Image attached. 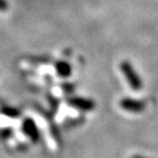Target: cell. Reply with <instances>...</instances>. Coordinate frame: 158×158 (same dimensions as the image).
Here are the masks:
<instances>
[{
	"instance_id": "1",
	"label": "cell",
	"mask_w": 158,
	"mask_h": 158,
	"mask_svg": "<svg viewBox=\"0 0 158 158\" xmlns=\"http://www.w3.org/2000/svg\"><path fill=\"white\" fill-rule=\"evenodd\" d=\"M120 70L124 75V77L127 80L128 84L131 85V88H134L135 90L141 89L143 86L142 83V79L138 75L137 71L135 70V68L132 67V65L128 61H123L120 64Z\"/></svg>"
},
{
	"instance_id": "2",
	"label": "cell",
	"mask_w": 158,
	"mask_h": 158,
	"mask_svg": "<svg viewBox=\"0 0 158 158\" xmlns=\"http://www.w3.org/2000/svg\"><path fill=\"white\" fill-rule=\"evenodd\" d=\"M120 107L122 109L126 110V111L139 113L142 112L145 109V104L143 102H141V101L129 99V98H124V99L120 101Z\"/></svg>"
},
{
	"instance_id": "3",
	"label": "cell",
	"mask_w": 158,
	"mask_h": 158,
	"mask_svg": "<svg viewBox=\"0 0 158 158\" xmlns=\"http://www.w3.org/2000/svg\"><path fill=\"white\" fill-rule=\"evenodd\" d=\"M70 104L78 109L83 110V111H89V110H93L94 107V104L93 101L87 100V99H82V98H74V99H71Z\"/></svg>"
},
{
	"instance_id": "4",
	"label": "cell",
	"mask_w": 158,
	"mask_h": 158,
	"mask_svg": "<svg viewBox=\"0 0 158 158\" xmlns=\"http://www.w3.org/2000/svg\"><path fill=\"white\" fill-rule=\"evenodd\" d=\"M56 72H58V74L60 75V76H63V77L70 76L71 73H72L71 65L69 64V63L65 62V61H61V62L56 63Z\"/></svg>"
},
{
	"instance_id": "5",
	"label": "cell",
	"mask_w": 158,
	"mask_h": 158,
	"mask_svg": "<svg viewBox=\"0 0 158 158\" xmlns=\"http://www.w3.org/2000/svg\"><path fill=\"white\" fill-rule=\"evenodd\" d=\"M24 128H25V131L29 132V135H31L32 137H34V138L36 137V128H35V125H34V123L31 121L30 119L25 120V122H24Z\"/></svg>"
},
{
	"instance_id": "6",
	"label": "cell",
	"mask_w": 158,
	"mask_h": 158,
	"mask_svg": "<svg viewBox=\"0 0 158 158\" xmlns=\"http://www.w3.org/2000/svg\"><path fill=\"white\" fill-rule=\"evenodd\" d=\"M8 8V2L6 0H0V11H6Z\"/></svg>"
},
{
	"instance_id": "7",
	"label": "cell",
	"mask_w": 158,
	"mask_h": 158,
	"mask_svg": "<svg viewBox=\"0 0 158 158\" xmlns=\"http://www.w3.org/2000/svg\"><path fill=\"white\" fill-rule=\"evenodd\" d=\"M134 158H145V157H142V156H135Z\"/></svg>"
}]
</instances>
